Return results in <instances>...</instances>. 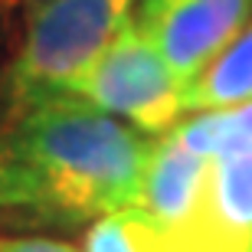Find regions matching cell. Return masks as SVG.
<instances>
[{
  "instance_id": "3",
  "label": "cell",
  "mask_w": 252,
  "mask_h": 252,
  "mask_svg": "<svg viewBox=\"0 0 252 252\" xmlns=\"http://www.w3.org/2000/svg\"><path fill=\"white\" fill-rule=\"evenodd\" d=\"M160 252H252V102L223 108L203 187L180 226H160Z\"/></svg>"
},
{
  "instance_id": "7",
  "label": "cell",
  "mask_w": 252,
  "mask_h": 252,
  "mask_svg": "<svg viewBox=\"0 0 252 252\" xmlns=\"http://www.w3.org/2000/svg\"><path fill=\"white\" fill-rule=\"evenodd\" d=\"M246 102H252V23L184 85V115L223 112Z\"/></svg>"
},
{
  "instance_id": "1",
  "label": "cell",
  "mask_w": 252,
  "mask_h": 252,
  "mask_svg": "<svg viewBox=\"0 0 252 252\" xmlns=\"http://www.w3.org/2000/svg\"><path fill=\"white\" fill-rule=\"evenodd\" d=\"M148 151V134L69 92L17 105L0 131V160L36 180L46 210L75 220L138 206Z\"/></svg>"
},
{
  "instance_id": "8",
  "label": "cell",
  "mask_w": 252,
  "mask_h": 252,
  "mask_svg": "<svg viewBox=\"0 0 252 252\" xmlns=\"http://www.w3.org/2000/svg\"><path fill=\"white\" fill-rule=\"evenodd\" d=\"M82 252H160L158 223L141 206L105 213L89 226Z\"/></svg>"
},
{
  "instance_id": "10",
  "label": "cell",
  "mask_w": 252,
  "mask_h": 252,
  "mask_svg": "<svg viewBox=\"0 0 252 252\" xmlns=\"http://www.w3.org/2000/svg\"><path fill=\"white\" fill-rule=\"evenodd\" d=\"M0 252H82L65 239L49 236H0Z\"/></svg>"
},
{
  "instance_id": "5",
  "label": "cell",
  "mask_w": 252,
  "mask_h": 252,
  "mask_svg": "<svg viewBox=\"0 0 252 252\" xmlns=\"http://www.w3.org/2000/svg\"><path fill=\"white\" fill-rule=\"evenodd\" d=\"M249 13L252 0H134L131 10L141 33L184 82L236 39Z\"/></svg>"
},
{
  "instance_id": "2",
  "label": "cell",
  "mask_w": 252,
  "mask_h": 252,
  "mask_svg": "<svg viewBox=\"0 0 252 252\" xmlns=\"http://www.w3.org/2000/svg\"><path fill=\"white\" fill-rule=\"evenodd\" d=\"M134 0H36L10 65L13 108L63 92L128 23Z\"/></svg>"
},
{
  "instance_id": "6",
  "label": "cell",
  "mask_w": 252,
  "mask_h": 252,
  "mask_svg": "<svg viewBox=\"0 0 252 252\" xmlns=\"http://www.w3.org/2000/svg\"><path fill=\"white\" fill-rule=\"evenodd\" d=\"M216 125L220 112H190L164 134L151 138L138 206L160 226H180L190 216L210 167Z\"/></svg>"
},
{
  "instance_id": "4",
  "label": "cell",
  "mask_w": 252,
  "mask_h": 252,
  "mask_svg": "<svg viewBox=\"0 0 252 252\" xmlns=\"http://www.w3.org/2000/svg\"><path fill=\"white\" fill-rule=\"evenodd\" d=\"M184 79L128 17L105 53L63 92L79 95L148 138H158L184 118Z\"/></svg>"
},
{
  "instance_id": "9",
  "label": "cell",
  "mask_w": 252,
  "mask_h": 252,
  "mask_svg": "<svg viewBox=\"0 0 252 252\" xmlns=\"http://www.w3.org/2000/svg\"><path fill=\"white\" fill-rule=\"evenodd\" d=\"M0 210H46L39 184L10 160H0Z\"/></svg>"
}]
</instances>
